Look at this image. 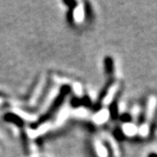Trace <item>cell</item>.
Returning <instances> with one entry per match:
<instances>
[{"label": "cell", "instance_id": "obj_7", "mask_svg": "<svg viewBox=\"0 0 157 157\" xmlns=\"http://www.w3.org/2000/svg\"><path fill=\"white\" fill-rule=\"evenodd\" d=\"M145 118H146V105H144L143 107V110L141 111L140 115H139V118H138V121H137V124L138 126H141L145 122Z\"/></svg>", "mask_w": 157, "mask_h": 157}, {"label": "cell", "instance_id": "obj_5", "mask_svg": "<svg viewBox=\"0 0 157 157\" xmlns=\"http://www.w3.org/2000/svg\"><path fill=\"white\" fill-rule=\"evenodd\" d=\"M109 113H110V118L113 120H116L119 118V106L117 99L113 101L109 105Z\"/></svg>", "mask_w": 157, "mask_h": 157}, {"label": "cell", "instance_id": "obj_1", "mask_svg": "<svg viewBox=\"0 0 157 157\" xmlns=\"http://www.w3.org/2000/svg\"><path fill=\"white\" fill-rule=\"evenodd\" d=\"M70 92H71V87L69 86V85H63V86L60 88V91H59V95L56 96V97L55 98L54 102L51 104L49 110L45 113L44 116H42L40 118V120H38V123L37 124L38 125H40L41 123H44L46 120H48L54 115V114L59 109V107L62 105V103L65 101V97L70 94Z\"/></svg>", "mask_w": 157, "mask_h": 157}, {"label": "cell", "instance_id": "obj_8", "mask_svg": "<svg viewBox=\"0 0 157 157\" xmlns=\"http://www.w3.org/2000/svg\"><path fill=\"white\" fill-rule=\"evenodd\" d=\"M120 119L123 123H130V122H132V117L130 116V114H128V113L122 114V115L120 117Z\"/></svg>", "mask_w": 157, "mask_h": 157}, {"label": "cell", "instance_id": "obj_2", "mask_svg": "<svg viewBox=\"0 0 157 157\" xmlns=\"http://www.w3.org/2000/svg\"><path fill=\"white\" fill-rule=\"evenodd\" d=\"M113 82H114V79H110L104 86V88L102 89V91L100 92L99 96H98V98H97V101L95 102V104L93 105V109L95 111H98L99 109H101V106H102V103L104 101V99L106 97V95L108 94L109 92V89L110 87L113 85Z\"/></svg>", "mask_w": 157, "mask_h": 157}, {"label": "cell", "instance_id": "obj_4", "mask_svg": "<svg viewBox=\"0 0 157 157\" xmlns=\"http://www.w3.org/2000/svg\"><path fill=\"white\" fill-rule=\"evenodd\" d=\"M104 67H105V72L108 76H112L115 70V65H114V61L110 56H105L104 59Z\"/></svg>", "mask_w": 157, "mask_h": 157}, {"label": "cell", "instance_id": "obj_9", "mask_svg": "<svg viewBox=\"0 0 157 157\" xmlns=\"http://www.w3.org/2000/svg\"><path fill=\"white\" fill-rule=\"evenodd\" d=\"M85 5H86V8H85L86 15H87V17H88L89 19H90V18L92 17V9H91V7L90 6V4H89L88 2H86Z\"/></svg>", "mask_w": 157, "mask_h": 157}, {"label": "cell", "instance_id": "obj_3", "mask_svg": "<svg viewBox=\"0 0 157 157\" xmlns=\"http://www.w3.org/2000/svg\"><path fill=\"white\" fill-rule=\"evenodd\" d=\"M5 120L7 122H10V123H12L14 125H16L17 127H23L24 126V120L17 115L13 113H7L5 117H4Z\"/></svg>", "mask_w": 157, "mask_h": 157}, {"label": "cell", "instance_id": "obj_10", "mask_svg": "<svg viewBox=\"0 0 157 157\" xmlns=\"http://www.w3.org/2000/svg\"><path fill=\"white\" fill-rule=\"evenodd\" d=\"M74 19H75V16H74V10H69L68 13H67V20L70 24H73L74 23Z\"/></svg>", "mask_w": 157, "mask_h": 157}, {"label": "cell", "instance_id": "obj_6", "mask_svg": "<svg viewBox=\"0 0 157 157\" xmlns=\"http://www.w3.org/2000/svg\"><path fill=\"white\" fill-rule=\"evenodd\" d=\"M113 134H114V136H115L120 141H122L125 138V134H123V132H122V130L121 129V128H116V129L114 130Z\"/></svg>", "mask_w": 157, "mask_h": 157}, {"label": "cell", "instance_id": "obj_12", "mask_svg": "<svg viewBox=\"0 0 157 157\" xmlns=\"http://www.w3.org/2000/svg\"><path fill=\"white\" fill-rule=\"evenodd\" d=\"M148 157H157V153H155V152H151V153H149Z\"/></svg>", "mask_w": 157, "mask_h": 157}, {"label": "cell", "instance_id": "obj_11", "mask_svg": "<svg viewBox=\"0 0 157 157\" xmlns=\"http://www.w3.org/2000/svg\"><path fill=\"white\" fill-rule=\"evenodd\" d=\"M63 3L66 6L69 7V10H75L76 8V6H77V3L75 1H65V0H64Z\"/></svg>", "mask_w": 157, "mask_h": 157}]
</instances>
